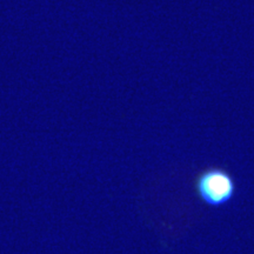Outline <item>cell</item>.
<instances>
[{
	"label": "cell",
	"mask_w": 254,
	"mask_h": 254,
	"mask_svg": "<svg viewBox=\"0 0 254 254\" xmlns=\"http://www.w3.org/2000/svg\"><path fill=\"white\" fill-rule=\"evenodd\" d=\"M195 187L200 199L211 206L226 204L233 198L236 190L232 177L220 168L202 172L196 179Z\"/></svg>",
	"instance_id": "cell-1"
}]
</instances>
